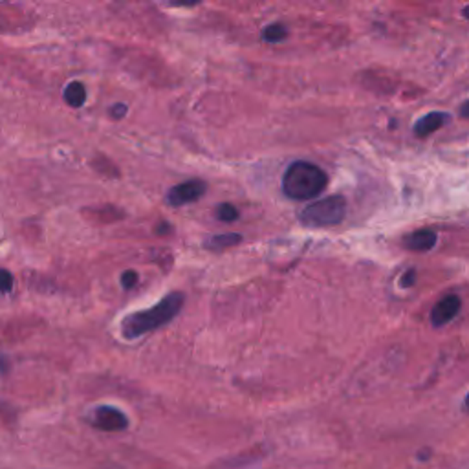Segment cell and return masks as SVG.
<instances>
[{
  "label": "cell",
  "instance_id": "cell-1",
  "mask_svg": "<svg viewBox=\"0 0 469 469\" xmlns=\"http://www.w3.org/2000/svg\"><path fill=\"white\" fill-rule=\"evenodd\" d=\"M184 301V294L173 291L152 308L127 315L123 319V324H121V334L125 339H138L143 334L154 332L156 329H161L164 324L171 323L180 314Z\"/></svg>",
  "mask_w": 469,
  "mask_h": 469
},
{
  "label": "cell",
  "instance_id": "cell-2",
  "mask_svg": "<svg viewBox=\"0 0 469 469\" xmlns=\"http://www.w3.org/2000/svg\"><path fill=\"white\" fill-rule=\"evenodd\" d=\"M329 184L326 173L310 161H294L282 176V191L291 200H310L321 194Z\"/></svg>",
  "mask_w": 469,
  "mask_h": 469
},
{
  "label": "cell",
  "instance_id": "cell-3",
  "mask_svg": "<svg viewBox=\"0 0 469 469\" xmlns=\"http://www.w3.org/2000/svg\"><path fill=\"white\" fill-rule=\"evenodd\" d=\"M347 215V200L341 194H332L323 200L310 203L308 208L303 209L301 222L308 228H329L335 224L343 222Z\"/></svg>",
  "mask_w": 469,
  "mask_h": 469
},
{
  "label": "cell",
  "instance_id": "cell-4",
  "mask_svg": "<svg viewBox=\"0 0 469 469\" xmlns=\"http://www.w3.org/2000/svg\"><path fill=\"white\" fill-rule=\"evenodd\" d=\"M205 189H208V185L203 180H187V182H182V184L171 189L169 194H167V202L173 208H182L185 203L199 202L205 194Z\"/></svg>",
  "mask_w": 469,
  "mask_h": 469
},
{
  "label": "cell",
  "instance_id": "cell-5",
  "mask_svg": "<svg viewBox=\"0 0 469 469\" xmlns=\"http://www.w3.org/2000/svg\"><path fill=\"white\" fill-rule=\"evenodd\" d=\"M92 421L97 429L107 431V433H117V431H125L129 427V418L125 412L112 405L97 407L94 411Z\"/></svg>",
  "mask_w": 469,
  "mask_h": 469
},
{
  "label": "cell",
  "instance_id": "cell-6",
  "mask_svg": "<svg viewBox=\"0 0 469 469\" xmlns=\"http://www.w3.org/2000/svg\"><path fill=\"white\" fill-rule=\"evenodd\" d=\"M460 306H462V301H460L459 295H445L444 299L438 301L433 306V310H431V323H433V326L440 329V326H445L447 323H451L459 315Z\"/></svg>",
  "mask_w": 469,
  "mask_h": 469
},
{
  "label": "cell",
  "instance_id": "cell-7",
  "mask_svg": "<svg viewBox=\"0 0 469 469\" xmlns=\"http://www.w3.org/2000/svg\"><path fill=\"white\" fill-rule=\"evenodd\" d=\"M449 120L451 116L445 114V112H429V114L421 116L414 123L416 138H427V136H431L435 131H438L440 127H444Z\"/></svg>",
  "mask_w": 469,
  "mask_h": 469
},
{
  "label": "cell",
  "instance_id": "cell-8",
  "mask_svg": "<svg viewBox=\"0 0 469 469\" xmlns=\"http://www.w3.org/2000/svg\"><path fill=\"white\" fill-rule=\"evenodd\" d=\"M436 237L435 231H431V229H420V231H414L411 235H407L403 238V244H405L407 250H411V252H429L433 247L436 246Z\"/></svg>",
  "mask_w": 469,
  "mask_h": 469
},
{
  "label": "cell",
  "instance_id": "cell-9",
  "mask_svg": "<svg viewBox=\"0 0 469 469\" xmlns=\"http://www.w3.org/2000/svg\"><path fill=\"white\" fill-rule=\"evenodd\" d=\"M64 101L73 108L82 107L85 101H87V88H85V85L79 81L68 82L66 88H64Z\"/></svg>",
  "mask_w": 469,
  "mask_h": 469
},
{
  "label": "cell",
  "instance_id": "cell-10",
  "mask_svg": "<svg viewBox=\"0 0 469 469\" xmlns=\"http://www.w3.org/2000/svg\"><path fill=\"white\" fill-rule=\"evenodd\" d=\"M242 235L238 233H224V235H213L209 237L208 240L203 242V246L208 250H226V247H231L235 244H240Z\"/></svg>",
  "mask_w": 469,
  "mask_h": 469
},
{
  "label": "cell",
  "instance_id": "cell-11",
  "mask_svg": "<svg viewBox=\"0 0 469 469\" xmlns=\"http://www.w3.org/2000/svg\"><path fill=\"white\" fill-rule=\"evenodd\" d=\"M286 37H288V28L284 24H281V22H275V24H270L262 29V39L270 44L281 43Z\"/></svg>",
  "mask_w": 469,
  "mask_h": 469
},
{
  "label": "cell",
  "instance_id": "cell-12",
  "mask_svg": "<svg viewBox=\"0 0 469 469\" xmlns=\"http://www.w3.org/2000/svg\"><path fill=\"white\" fill-rule=\"evenodd\" d=\"M215 217H217L220 222L231 224L238 218V209L235 208L233 203H220L217 208V211H215Z\"/></svg>",
  "mask_w": 469,
  "mask_h": 469
},
{
  "label": "cell",
  "instance_id": "cell-13",
  "mask_svg": "<svg viewBox=\"0 0 469 469\" xmlns=\"http://www.w3.org/2000/svg\"><path fill=\"white\" fill-rule=\"evenodd\" d=\"M13 288V275L8 270H0V291L8 294Z\"/></svg>",
  "mask_w": 469,
  "mask_h": 469
},
{
  "label": "cell",
  "instance_id": "cell-14",
  "mask_svg": "<svg viewBox=\"0 0 469 469\" xmlns=\"http://www.w3.org/2000/svg\"><path fill=\"white\" fill-rule=\"evenodd\" d=\"M138 282V273L134 270H127L123 275H121V286L125 288V290H131L132 286H136Z\"/></svg>",
  "mask_w": 469,
  "mask_h": 469
},
{
  "label": "cell",
  "instance_id": "cell-15",
  "mask_svg": "<svg viewBox=\"0 0 469 469\" xmlns=\"http://www.w3.org/2000/svg\"><path fill=\"white\" fill-rule=\"evenodd\" d=\"M129 112V107H127L125 103H116L114 107L110 108L112 117H116V120H121V117H125V114Z\"/></svg>",
  "mask_w": 469,
  "mask_h": 469
},
{
  "label": "cell",
  "instance_id": "cell-16",
  "mask_svg": "<svg viewBox=\"0 0 469 469\" xmlns=\"http://www.w3.org/2000/svg\"><path fill=\"white\" fill-rule=\"evenodd\" d=\"M414 277H416L414 268L407 270L405 273H403L402 281H400V286H402V288H409V286H412V284H414Z\"/></svg>",
  "mask_w": 469,
  "mask_h": 469
},
{
  "label": "cell",
  "instance_id": "cell-17",
  "mask_svg": "<svg viewBox=\"0 0 469 469\" xmlns=\"http://www.w3.org/2000/svg\"><path fill=\"white\" fill-rule=\"evenodd\" d=\"M156 231H158V233H167V231H171V226H169V224H160Z\"/></svg>",
  "mask_w": 469,
  "mask_h": 469
},
{
  "label": "cell",
  "instance_id": "cell-18",
  "mask_svg": "<svg viewBox=\"0 0 469 469\" xmlns=\"http://www.w3.org/2000/svg\"><path fill=\"white\" fill-rule=\"evenodd\" d=\"M429 456H431V451L429 449H424L420 453V455H418V459H420V460H427V459H429Z\"/></svg>",
  "mask_w": 469,
  "mask_h": 469
},
{
  "label": "cell",
  "instance_id": "cell-19",
  "mask_svg": "<svg viewBox=\"0 0 469 469\" xmlns=\"http://www.w3.org/2000/svg\"><path fill=\"white\" fill-rule=\"evenodd\" d=\"M462 117H468V103L462 105Z\"/></svg>",
  "mask_w": 469,
  "mask_h": 469
}]
</instances>
